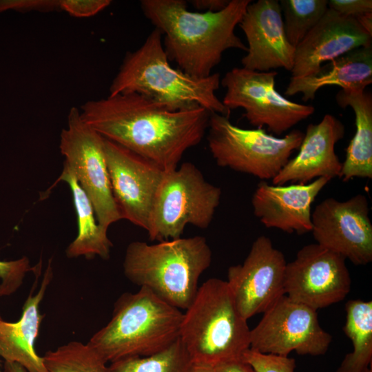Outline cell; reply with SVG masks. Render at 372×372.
<instances>
[{
    "label": "cell",
    "instance_id": "cell-5",
    "mask_svg": "<svg viewBox=\"0 0 372 372\" xmlns=\"http://www.w3.org/2000/svg\"><path fill=\"white\" fill-rule=\"evenodd\" d=\"M179 338L192 364L216 368L241 360L250 348V329L226 280L209 278L185 309Z\"/></svg>",
    "mask_w": 372,
    "mask_h": 372
},
{
    "label": "cell",
    "instance_id": "cell-6",
    "mask_svg": "<svg viewBox=\"0 0 372 372\" xmlns=\"http://www.w3.org/2000/svg\"><path fill=\"white\" fill-rule=\"evenodd\" d=\"M211 251L205 237L130 242L123 262L125 276L169 304L186 309L197 293L198 280L210 266Z\"/></svg>",
    "mask_w": 372,
    "mask_h": 372
},
{
    "label": "cell",
    "instance_id": "cell-30",
    "mask_svg": "<svg viewBox=\"0 0 372 372\" xmlns=\"http://www.w3.org/2000/svg\"><path fill=\"white\" fill-rule=\"evenodd\" d=\"M110 3V0H60L61 10L79 18L94 16Z\"/></svg>",
    "mask_w": 372,
    "mask_h": 372
},
{
    "label": "cell",
    "instance_id": "cell-38",
    "mask_svg": "<svg viewBox=\"0 0 372 372\" xmlns=\"http://www.w3.org/2000/svg\"><path fill=\"white\" fill-rule=\"evenodd\" d=\"M364 372H372V369H371V367H369L368 369H366Z\"/></svg>",
    "mask_w": 372,
    "mask_h": 372
},
{
    "label": "cell",
    "instance_id": "cell-36",
    "mask_svg": "<svg viewBox=\"0 0 372 372\" xmlns=\"http://www.w3.org/2000/svg\"><path fill=\"white\" fill-rule=\"evenodd\" d=\"M2 370L3 372H27L20 364L7 362H4Z\"/></svg>",
    "mask_w": 372,
    "mask_h": 372
},
{
    "label": "cell",
    "instance_id": "cell-25",
    "mask_svg": "<svg viewBox=\"0 0 372 372\" xmlns=\"http://www.w3.org/2000/svg\"><path fill=\"white\" fill-rule=\"evenodd\" d=\"M49 372H110L107 363L88 344L70 341L42 357Z\"/></svg>",
    "mask_w": 372,
    "mask_h": 372
},
{
    "label": "cell",
    "instance_id": "cell-22",
    "mask_svg": "<svg viewBox=\"0 0 372 372\" xmlns=\"http://www.w3.org/2000/svg\"><path fill=\"white\" fill-rule=\"evenodd\" d=\"M341 108L350 107L355 116V132L342 163L340 178H372V96L365 89L340 90L335 95Z\"/></svg>",
    "mask_w": 372,
    "mask_h": 372
},
{
    "label": "cell",
    "instance_id": "cell-29",
    "mask_svg": "<svg viewBox=\"0 0 372 372\" xmlns=\"http://www.w3.org/2000/svg\"><path fill=\"white\" fill-rule=\"evenodd\" d=\"M256 372H294L296 361L288 356L262 353L250 348L242 358Z\"/></svg>",
    "mask_w": 372,
    "mask_h": 372
},
{
    "label": "cell",
    "instance_id": "cell-31",
    "mask_svg": "<svg viewBox=\"0 0 372 372\" xmlns=\"http://www.w3.org/2000/svg\"><path fill=\"white\" fill-rule=\"evenodd\" d=\"M12 10L20 12L61 10L60 0H0V13Z\"/></svg>",
    "mask_w": 372,
    "mask_h": 372
},
{
    "label": "cell",
    "instance_id": "cell-18",
    "mask_svg": "<svg viewBox=\"0 0 372 372\" xmlns=\"http://www.w3.org/2000/svg\"><path fill=\"white\" fill-rule=\"evenodd\" d=\"M330 180L318 178L289 185L262 181L251 198L254 214L267 228L299 234L311 231V205Z\"/></svg>",
    "mask_w": 372,
    "mask_h": 372
},
{
    "label": "cell",
    "instance_id": "cell-39",
    "mask_svg": "<svg viewBox=\"0 0 372 372\" xmlns=\"http://www.w3.org/2000/svg\"><path fill=\"white\" fill-rule=\"evenodd\" d=\"M0 317H1V314H0ZM0 372H3V370L1 369V364H0Z\"/></svg>",
    "mask_w": 372,
    "mask_h": 372
},
{
    "label": "cell",
    "instance_id": "cell-13",
    "mask_svg": "<svg viewBox=\"0 0 372 372\" xmlns=\"http://www.w3.org/2000/svg\"><path fill=\"white\" fill-rule=\"evenodd\" d=\"M316 243L355 265L372 260V223L368 200L357 194L340 201L327 198L311 212Z\"/></svg>",
    "mask_w": 372,
    "mask_h": 372
},
{
    "label": "cell",
    "instance_id": "cell-19",
    "mask_svg": "<svg viewBox=\"0 0 372 372\" xmlns=\"http://www.w3.org/2000/svg\"><path fill=\"white\" fill-rule=\"evenodd\" d=\"M344 132L343 123L330 114L318 123L308 125L298 153L271 180L273 185L307 184L318 178H340L342 163L335 146Z\"/></svg>",
    "mask_w": 372,
    "mask_h": 372
},
{
    "label": "cell",
    "instance_id": "cell-26",
    "mask_svg": "<svg viewBox=\"0 0 372 372\" xmlns=\"http://www.w3.org/2000/svg\"><path fill=\"white\" fill-rule=\"evenodd\" d=\"M192 362L178 338L165 349L145 357H131L110 363V372H191Z\"/></svg>",
    "mask_w": 372,
    "mask_h": 372
},
{
    "label": "cell",
    "instance_id": "cell-37",
    "mask_svg": "<svg viewBox=\"0 0 372 372\" xmlns=\"http://www.w3.org/2000/svg\"><path fill=\"white\" fill-rule=\"evenodd\" d=\"M191 372H215L214 368L192 364Z\"/></svg>",
    "mask_w": 372,
    "mask_h": 372
},
{
    "label": "cell",
    "instance_id": "cell-16",
    "mask_svg": "<svg viewBox=\"0 0 372 372\" xmlns=\"http://www.w3.org/2000/svg\"><path fill=\"white\" fill-rule=\"evenodd\" d=\"M248 46L242 68L257 72L292 70L295 50L288 41L278 0H258L247 6L238 24Z\"/></svg>",
    "mask_w": 372,
    "mask_h": 372
},
{
    "label": "cell",
    "instance_id": "cell-8",
    "mask_svg": "<svg viewBox=\"0 0 372 372\" xmlns=\"http://www.w3.org/2000/svg\"><path fill=\"white\" fill-rule=\"evenodd\" d=\"M207 131L208 147L218 166L261 180H272L299 149L304 137L298 130L280 138L262 127L240 128L217 113L211 114Z\"/></svg>",
    "mask_w": 372,
    "mask_h": 372
},
{
    "label": "cell",
    "instance_id": "cell-32",
    "mask_svg": "<svg viewBox=\"0 0 372 372\" xmlns=\"http://www.w3.org/2000/svg\"><path fill=\"white\" fill-rule=\"evenodd\" d=\"M328 7L347 17H357L372 12L371 0H329Z\"/></svg>",
    "mask_w": 372,
    "mask_h": 372
},
{
    "label": "cell",
    "instance_id": "cell-7",
    "mask_svg": "<svg viewBox=\"0 0 372 372\" xmlns=\"http://www.w3.org/2000/svg\"><path fill=\"white\" fill-rule=\"evenodd\" d=\"M221 195V189L207 181L192 163L165 172L149 216V238L158 242L179 238L187 225L207 228Z\"/></svg>",
    "mask_w": 372,
    "mask_h": 372
},
{
    "label": "cell",
    "instance_id": "cell-17",
    "mask_svg": "<svg viewBox=\"0 0 372 372\" xmlns=\"http://www.w3.org/2000/svg\"><path fill=\"white\" fill-rule=\"evenodd\" d=\"M372 36L354 17L328 8L319 22L296 47L292 77L317 74L322 63L354 49L371 45Z\"/></svg>",
    "mask_w": 372,
    "mask_h": 372
},
{
    "label": "cell",
    "instance_id": "cell-3",
    "mask_svg": "<svg viewBox=\"0 0 372 372\" xmlns=\"http://www.w3.org/2000/svg\"><path fill=\"white\" fill-rule=\"evenodd\" d=\"M220 85L218 73L196 78L173 68L163 48L162 33L154 28L139 48L126 53L109 95L137 93L171 111L203 107L229 118L231 110L216 94Z\"/></svg>",
    "mask_w": 372,
    "mask_h": 372
},
{
    "label": "cell",
    "instance_id": "cell-23",
    "mask_svg": "<svg viewBox=\"0 0 372 372\" xmlns=\"http://www.w3.org/2000/svg\"><path fill=\"white\" fill-rule=\"evenodd\" d=\"M59 181L65 182L70 187L77 216L78 233L65 250L67 257L92 258L98 256L104 260L109 259L113 245L108 238L107 230L99 225L90 200L73 172L65 163L54 185Z\"/></svg>",
    "mask_w": 372,
    "mask_h": 372
},
{
    "label": "cell",
    "instance_id": "cell-33",
    "mask_svg": "<svg viewBox=\"0 0 372 372\" xmlns=\"http://www.w3.org/2000/svg\"><path fill=\"white\" fill-rule=\"evenodd\" d=\"M230 0H192L191 5L199 12H218L223 10Z\"/></svg>",
    "mask_w": 372,
    "mask_h": 372
},
{
    "label": "cell",
    "instance_id": "cell-11",
    "mask_svg": "<svg viewBox=\"0 0 372 372\" xmlns=\"http://www.w3.org/2000/svg\"><path fill=\"white\" fill-rule=\"evenodd\" d=\"M332 341L312 308L282 296L263 313L250 330V349L282 356L295 351L299 355L324 354Z\"/></svg>",
    "mask_w": 372,
    "mask_h": 372
},
{
    "label": "cell",
    "instance_id": "cell-20",
    "mask_svg": "<svg viewBox=\"0 0 372 372\" xmlns=\"http://www.w3.org/2000/svg\"><path fill=\"white\" fill-rule=\"evenodd\" d=\"M41 264L40 260L34 272L36 279L23 304L20 319L15 322H9L0 317V358L4 362L20 364L27 372H49L44 365L43 358L37 354L34 349L43 320L39 305L53 276L50 258L40 287L34 294V289L41 274Z\"/></svg>",
    "mask_w": 372,
    "mask_h": 372
},
{
    "label": "cell",
    "instance_id": "cell-12",
    "mask_svg": "<svg viewBox=\"0 0 372 372\" xmlns=\"http://www.w3.org/2000/svg\"><path fill=\"white\" fill-rule=\"evenodd\" d=\"M351 285L345 259L317 243L302 247L286 265L285 295L316 311L343 300Z\"/></svg>",
    "mask_w": 372,
    "mask_h": 372
},
{
    "label": "cell",
    "instance_id": "cell-35",
    "mask_svg": "<svg viewBox=\"0 0 372 372\" xmlns=\"http://www.w3.org/2000/svg\"><path fill=\"white\" fill-rule=\"evenodd\" d=\"M355 19L362 28L371 36H372V12L361 14Z\"/></svg>",
    "mask_w": 372,
    "mask_h": 372
},
{
    "label": "cell",
    "instance_id": "cell-9",
    "mask_svg": "<svg viewBox=\"0 0 372 372\" xmlns=\"http://www.w3.org/2000/svg\"><path fill=\"white\" fill-rule=\"evenodd\" d=\"M59 148L64 163L73 172L90 200L98 223L103 229L122 218L114 200L104 149V138L72 107L67 126L61 131Z\"/></svg>",
    "mask_w": 372,
    "mask_h": 372
},
{
    "label": "cell",
    "instance_id": "cell-24",
    "mask_svg": "<svg viewBox=\"0 0 372 372\" xmlns=\"http://www.w3.org/2000/svg\"><path fill=\"white\" fill-rule=\"evenodd\" d=\"M344 331L353 351L347 354L336 372H364L372 360V302L351 300L345 305Z\"/></svg>",
    "mask_w": 372,
    "mask_h": 372
},
{
    "label": "cell",
    "instance_id": "cell-10",
    "mask_svg": "<svg viewBox=\"0 0 372 372\" xmlns=\"http://www.w3.org/2000/svg\"><path fill=\"white\" fill-rule=\"evenodd\" d=\"M276 71L257 72L234 68L220 80L226 92L222 103L230 110L242 108L244 116L257 127L267 126L280 136L315 112L311 105L291 101L276 90Z\"/></svg>",
    "mask_w": 372,
    "mask_h": 372
},
{
    "label": "cell",
    "instance_id": "cell-2",
    "mask_svg": "<svg viewBox=\"0 0 372 372\" xmlns=\"http://www.w3.org/2000/svg\"><path fill=\"white\" fill-rule=\"evenodd\" d=\"M251 0H230L218 12H192L183 0H142L145 17L162 33L169 61L196 78L210 76L225 51L247 52V45L235 34Z\"/></svg>",
    "mask_w": 372,
    "mask_h": 372
},
{
    "label": "cell",
    "instance_id": "cell-1",
    "mask_svg": "<svg viewBox=\"0 0 372 372\" xmlns=\"http://www.w3.org/2000/svg\"><path fill=\"white\" fill-rule=\"evenodd\" d=\"M79 110L103 138L165 172L177 168L185 152L200 143L211 114L203 107L171 111L137 93L91 100Z\"/></svg>",
    "mask_w": 372,
    "mask_h": 372
},
{
    "label": "cell",
    "instance_id": "cell-27",
    "mask_svg": "<svg viewBox=\"0 0 372 372\" xmlns=\"http://www.w3.org/2000/svg\"><path fill=\"white\" fill-rule=\"evenodd\" d=\"M279 3L287 39L295 48L329 8L327 0H280Z\"/></svg>",
    "mask_w": 372,
    "mask_h": 372
},
{
    "label": "cell",
    "instance_id": "cell-21",
    "mask_svg": "<svg viewBox=\"0 0 372 372\" xmlns=\"http://www.w3.org/2000/svg\"><path fill=\"white\" fill-rule=\"evenodd\" d=\"M372 83V45L354 49L322 65L315 75L291 77L285 92L287 96L302 94V100L314 99L325 86L342 90L365 89Z\"/></svg>",
    "mask_w": 372,
    "mask_h": 372
},
{
    "label": "cell",
    "instance_id": "cell-4",
    "mask_svg": "<svg viewBox=\"0 0 372 372\" xmlns=\"http://www.w3.org/2000/svg\"><path fill=\"white\" fill-rule=\"evenodd\" d=\"M183 317L151 290L121 294L110 320L87 342L107 362L157 353L179 338Z\"/></svg>",
    "mask_w": 372,
    "mask_h": 372
},
{
    "label": "cell",
    "instance_id": "cell-14",
    "mask_svg": "<svg viewBox=\"0 0 372 372\" xmlns=\"http://www.w3.org/2000/svg\"><path fill=\"white\" fill-rule=\"evenodd\" d=\"M287 262L265 236L258 237L242 264L231 266L227 283L241 316L265 312L285 293Z\"/></svg>",
    "mask_w": 372,
    "mask_h": 372
},
{
    "label": "cell",
    "instance_id": "cell-15",
    "mask_svg": "<svg viewBox=\"0 0 372 372\" xmlns=\"http://www.w3.org/2000/svg\"><path fill=\"white\" fill-rule=\"evenodd\" d=\"M104 149L112 194L122 218L147 231L165 171L105 138Z\"/></svg>",
    "mask_w": 372,
    "mask_h": 372
},
{
    "label": "cell",
    "instance_id": "cell-34",
    "mask_svg": "<svg viewBox=\"0 0 372 372\" xmlns=\"http://www.w3.org/2000/svg\"><path fill=\"white\" fill-rule=\"evenodd\" d=\"M215 372H256L242 359L229 362L214 368Z\"/></svg>",
    "mask_w": 372,
    "mask_h": 372
},
{
    "label": "cell",
    "instance_id": "cell-28",
    "mask_svg": "<svg viewBox=\"0 0 372 372\" xmlns=\"http://www.w3.org/2000/svg\"><path fill=\"white\" fill-rule=\"evenodd\" d=\"M37 267H32L26 256L10 260H0V297L14 293L21 287L28 272H34Z\"/></svg>",
    "mask_w": 372,
    "mask_h": 372
}]
</instances>
